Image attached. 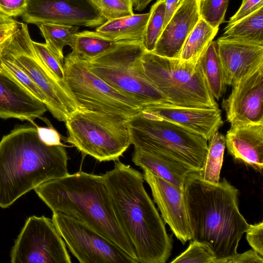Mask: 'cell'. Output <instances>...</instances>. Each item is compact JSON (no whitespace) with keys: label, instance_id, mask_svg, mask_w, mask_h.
Listing matches in <instances>:
<instances>
[{"label":"cell","instance_id":"1","mask_svg":"<svg viewBox=\"0 0 263 263\" xmlns=\"http://www.w3.org/2000/svg\"><path fill=\"white\" fill-rule=\"evenodd\" d=\"M238 190L226 179L217 184L190 172L183 187L191 239L207 245L215 263H229L237 255L243 234L250 227L240 213Z\"/></svg>","mask_w":263,"mask_h":263},{"label":"cell","instance_id":"2","mask_svg":"<svg viewBox=\"0 0 263 263\" xmlns=\"http://www.w3.org/2000/svg\"><path fill=\"white\" fill-rule=\"evenodd\" d=\"M103 174L121 229L134 246L138 262L165 263L173 240L144 185L143 175L119 159Z\"/></svg>","mask_w":263,"mask_h":263},{"label":"cell","instance_id":"3","mask_svg":"<svg viewBox=\"0 0 263 263\" xmlns=\"http://www.w3.org/2000/svg\"><path fill=\"white\" fill-rule=\"evenodd\" d=\"M64 145L49 146L36 127L17 126L0 141V207L8 208L40 184L69 174Z\"/></svg>","mask_w":263,"mask_h":263},{"label":"cell","instance_id":"4","mask_svg":"<svg viewBox=\"0 0 263 263\" xmlns=\"http://www.w3.org/2000/svg\"><path fill=\"white\" fill-rule=\"evenodd\" d=\"M34 190L52 212L64 213L86 224L138 263L134 247L118 223L102 175L78 172L47 181Z\"/></svg>","mask_w":263,"mask_h":263},{"label":"cell","instance_id":"5","mask_svg":"<svg viewBox=\"0 0 263 263\" xmlns=\"http://www.w3.org/2000/svg\"><path fill=\"white\" fill-rule=\"evenodd\" d=\"M127 124L134 147L162 155L192 172L201 170L208 152V141L202 136L142 110Z\"/></svg>","mask_w":263,"mask_h":263},{"label":"cell","instance_id":"6","mask_svg":"<svg viewBox=\"0 0 263 263\" xmlns=\"http://www.w3.org/2000/svg\"><path fill=\"white\" fill-rule=\"evenodd\" d=\"M143 72L152 85L175 106L218 108L198 59L181 61L145 51L141 59Z\"/></svg>","mask_w":263,"mask_h":263},{"label":"cell","instance_id":"7","mask_svg":"<svg viewBox=\"0 0 263 263\" xmlns=\"http://www.w3.org/2000/svg\"><path fill=\"white\" fill-rule=\"evenodd\" d=\"M145 51L142 42L123 41L90 61L89 69L116 90L144 106L171 104L145 75L141 59Z\"/></svg>","mask_w":263,"mask_h":263},{"label":"cell","instance_id":"8","mask_svg":"<svg viewBox=\"0 0 263 263\" xmlns=\"http://www.w3.org/2000/svg\"><path fill=\"white\" fill-rule=\"evenodd\" d=\"M129 119L77 110L65 122L64 140L100 162L115 161L132 144Z\"/></svg>","mask_w":263,"mask_h":263},{"label":"cell","instance_id":"9","mask_svg":"<svg viewBox=\"0 0 263 263\" xmlns=\"http://www.w3.org/2000/svg\"><path fill=\"white\" fill-rule=\"evenodd\" d=\"M65 83L77 110L131 118L144 105L114 88L91 72L85 63L69 54L64 58Z\"/></svg>","mask_w":263,"mask_h":263},{"label":"cell","instance_id":"10","mask_svg":"<svg viewBox=\"0 0 263 263\" xmlns=\"http://www.w3.org/2000/svg\"><path fill=\"white\" fill-rule=\"evenodd\" d=\"M1 55L13 62L30 78L43 92L47 109L58 121L65 122L77 110L66 85L56 79L36 52L26 24L21 23Z\"/></svg>","mask_w":263,"mask_h":263},{"label":"cell","instance_id":"11","mask_svg":"<svg viewBox=\"0 0 263 263\" xmlns=\"http://www.w3.org/2000/svg\"><path fill=\"white\" fill-rule=\"evenodd\" d=\"M52 220L68 248L81 263H136L117 245L86 224L59 212Z\"/></svg>","mask_w":263,"mask_h":263},{"label":"cell","instance_id":"12","mask_svg":"<svg viewBox=\"0 0 263 263\" xmlns=\"http://www.w3.org/2000/svg\"><path fill=\"white\" fill-rule=\"evenodd\" d=\"M12 263H71L66 244L52 219L44 216L27 218L14 242Z\"/></svg>","mask_w":263,"mask_h":263},{"label":"cell","instance_id":"13","mask_svg":"<svg viewBox=\"0 0 263 263\" xmlns=\"http://www.w3.org/2000/svg\"><path fill=\"white\" fill-rule=\"evenodd\" d=\"M27 23L98 27L106 20L91 0H27L21 15Z\"/></svg>","mask_w":263,"mask_h":263},{"label":"cell","instance_id":"14","mask_svg":"<svg viewBox=\"0 0 263 263\" xmlns=\"http://www.w3.org/2000/svg\"><path fill=\"white\" fill-rule=\"evenodd\" d=\"M222 106L231 125L263 123V64L239 79Z\"/></svg>","mask_w":263,"mask_h":263},{"label":"cell","instance_id":"15","mask_svg":"<svg viewBox=\"0 0 263 263\" xmlns=\"http://www.w3.org/2000/svg\"><path fill=\"white\" fill-rule=\"evenodd\" d=\"M144 180L149 185L154 201L164 222L183 244L191 239L183 190L143 168Z\"/></svg>","mask_w":263,"mask_h":263},{"label":"cell","instance_id":"16","mask_svg":"<svg viewBox=\"0 0 263 263\" xmlns=\"http://www.w3.org/2000/svg\"><path fill=\"white\" fill-rule=\"evenodd\" d=\"M142 110L198 134L207 141L223 124L219 108L189 107L168 104L146 105Z\"/></svg>","mask_w":263,"mask_h":263},{"label":"cell","instance_id":"17","mask_svg":"<svg viewBox=\"0 0 263 263\" xmlns=\"http://www.w3.org/2000/svg\"><path fill=\"white\" fill-rule=\"evenodd\" d=\"M201 0H183L166 25L153 53L163 57L179 59L187 37L201 18Z\"/></svg>","mask_w":263,"mask_h":263},{"label":"cell","instance_id":"18","mask_svg":"<svg viewBox=\"0 0 263 263\" xmlns=\"http://www.w3.org/2000/svg\"><path fill=\"white\" fill-rule=\"evenodd\" d=\"M219 58L227 85L232 86L263 64V46L220 37L217 41Z\"/></svg>","mask_w":263,"mask_h":263},{"label":"cell","instance_id":"19","mask_svg":"<svg viewBox=\"0 0 263 263\" xmlns=\"http://www.w3.org/2000/svg\"><path fill=\"white\" fill-rule=\"evenodd\" d=\"M46 105L0 70V118L32 122L47 111Z\"/></svg>","mask_w":263,"mask_h":263},{"label":"cell","instance_id":"20","mask_svg":"<svg viewBox=\"0 0 263 263\" xmlns=\"http://www.w3.org/2000/svg\"><path fill=\"white\" fill-rule=\"evenodd\" d=\"M226 146L235 159L260 173L263 168V123L231 125Z\"/></svg>","mask_w":263,"mask_h":263},{"label":"cell","instance_id":"21","mask_svg":"<svg viewBox=\"0 0 263 263\" xmlns=\"http://www.w3.org/2000/svg\"><path fill=\"white\" fill-rule=\"evenodd\" d=\"M132 161L182 190L187 174L192 172L179 162L137 147H134Z\"/></svg>","mask_w":263,"mask_h":263},{"label":"cell","instance_id":"22","mask_svg":"<svg viewBox=\"0 0 263 263\" xmlns=\"http://www.w3.org/2000/svg\"><path fill=\"white\" fill-rule=\"evenodd\" d=\"M149 16V12L106 21L96 31L116 42H142Z\"/></svg>","mask_w":263,"mask_h":263},{"label":"cell","instance_id":"23","mask_svg":"<svg viewBox=\"0 0 263 263\" xmlns=\"http://www.w3.org/2000/svg\"><path fill=\"white\" fill-rule=\"evenodd\" d=\"M198 62L212 96L219 100L225 93L227 85L216 41L210 43L198 58Z\"/></svg>","mask_w":263,"mask_h":263},{"label":"cell","instance_id":"24","mask_svg":"<svg viewBox=\"0 0 263 263\" xmlns=\"http://www.w3.org/2000/svg\"><path fill=\"white\" fill-rule=\"evenodd\" d=\"M222 36L263 46V7L225 27Z\"/></svg>","mask_w":263,"mask_h":263},{"label":"cell","instance_id":"25","mask_svg":"<svg viewBox=\"0 0 263 263\" xmlns=\"http://www.w3.org/2000/svg\"><path fill=\"white\" fill-rule=\"evenodd\" d=\"M120 42L109 40L96 31L84 30L76 33L72 51L69 54L80 60L90 61Z\"/></svg>","mask_w":263,"mask_h":263},{"label":"cell","instance_id":"26","mask_svg":"<svg viewBox=\"0 0 263 263\" xmlns=\"http://www.w3.org/2000/svg\"><path fill=\"white\" fill-rule=\"evenodd\" d=\"M208 141L207 154L201 170L197 173L203 180L217 184L219 182L226 148L225 136L217 130Z\"/></svg>","mask_w":263,"mask_h":263},{"label":"cell","instance_id":"27","mask_svg":"<svg viewBox=\"0 0 263 263\" xmlns=\"http://www.w3.org/2000/svg\"><path fill=\"white\" fill-rule=\"evenodd\" d=\"M37 26L48 49L64 63L63 48L66 45L72 48L79 27L52 23H42Z\"/></svg>","mask_w":263,"mask_h":263},{"label":"cell","instance_id":"28","mask_svg":"<svg viewBox=\"0 0 263 263\" xmlns=\"http://www.w3.org/2000/svg\"><path fill=\"white\" fill-rule=\"evenodd\" d=\"M219 28H213L200 18L186 40L179 55L181 61L198 59L213 40Z\"/></svg>","mask_w":263,"mask_h":263},{"label":"cell","instance_id":"29","mask_svg":"<svg viewBox=\"0 0 263 263\" xmlns=\"http://www.w3.org/2000/svg\"><path fill=\"white\" fill-rule=\"evenodd\" d=\"M166 0H157L151 7L142 45L146 51L153 52L162 32Z\"/></svg>","mask_w":263,"mask_h":263},{"label":"cell","instance_id":"30","mask_svg":"<svg viewBox=\"0 0 263 263\" xmlns=\"http://www.w3.org/2000/svg\"><path fill=\"white\" fill-rule=\"evenodd\" d=\"M0 70L17 82L45 104L46 99L43 92L30 78L13 62L2 55H0Z\"/></svg>","mask_w":263,"mask_h":263},{"label":"cell","instance_id":"31","mask_svg":"<svg viewBox=\"0 0 263 263\" xmlns=\"http://www.w3.org/2000/svg\"><path fill=\"white\" fill-rule=\"evenodd\" d=\"M216 257L205 243L192 240L188 248L171 263H215Z\"/></svg>","mask_w":263,"mask_h":263},{"label":"cell","instance_id":"32","mask_svg":"<svg viewBox=\"0 0 263 263\" xmlns=\"http://www.w3.org/2000/svg\"><path fill=\"white\" fill-rule=\"evenodd\" d=\"M106 21L134 14L135 0H91Z\"/></svg>","mask_w":263,"mask_h":263},{"label":"cell","instance_id":"33","mask_svg":"<svg viewBox=\"0 0 263 263\" xmlns=\"http://www.w3.org/2000/svg\"><path fill=\"white\" fill-rule=\"evenodd\" d=\"M229 0H201L200 6L201 18L213 28H219L225 21V14Z\"/></svg>","mask_w":263,"mask_h":263},{"label":"cell","instance_id":"34","mask_svg":"<svg viewBox=\"0 0 263 263\" xmlns=\"http://www.w3.org/2000/svg\"><path fill=\"white\" fill-rule=\"evenodd\" d=\"M33 44L36 52L47 68L60 82L66 85L64 63L51 52L45 43L33 41Z\"/></svg>","mask_w":263,"mask_h":263},{"label":"cell","instance_id":"35","mask_svg":"<svg viewBox=\"0 0 263 263\" xmlns=\"http://www.w3.org/2000/svg\"><path fill=\"white\" fill-rule=\"evenodd\" d=\"M246 239L252 249L263 257V222L250 224Z\"/></svg>","mask_w":263,"mask_h":263},{"label":"cell","instance_id":"36","mask_svg":"<svg viewBox=\"0 0 263 263\" xmlns=\"http://www.w3.org/2000/svg\"><path fill=\"white\" fill-rule=\"evenodd\" d=\"M261 7H263V0H242L240 8L228 21L227 27L235 23Z\"/></svg>","mask_w":263,"mask_h":263},{"label":"cell","instance_id":"37","mask_svg":"<svg viewBox=\"0 0 263 263\" xmlns=\"http://www.w3.org/2000/svg\"><path fill=\"white\" fill-rule=\"evenodd\" d=\"M26 4L27 0H0V11L11 17L21 16Z\"/></svg>","mask_w":263,"mask_h":263},{"label":"cell","instance_id":"38","mask_svg":"<svg viewBox=\"0 0 263 263\" xmlns=\"http://www.w3.org/2000/svg\"><path fill=\"white\" fill-rule=\"evenodd\" d=\"M32 122L35 125L40 139L45 144L49 146L63 145L61 142L60 134L51 125L40 127Z\"/></svg>","mask_w":263,"mask_h":263},{"label":"cell","instance_id":"39","mask_svg":"<svg viewBox=\"0 0 263 263\" xmlns=\"http://www.w3.org/2000/svg\"><path fill=\"white\" fill-rule=\"evenodd\" d=\"M21 23H15L0 27V55L10 39L17 31Z\"/></svg>","mask_w":263,"mask_h":263},{"label":"cell","instance_id":"40","mask_svg":"<svg viewBox=\"0 0 263 263\" xmlns=\"http://www.w3.org/2000/svg\"><path fill=\"white\" fill-rule=\"evenodd\" d=\"M229 263H263V257L253 249L237 254Z\"/></svg>","mask_w":263,"mask_h":263},{"label":"cell","instance_id":"41","mask_svg":"<svg viewBox=\"0 0 263 263\" xmlns=\"http://www.w3.org/2000/svg\"><path fill=\"white\" fill-rule=\"evenodd\" d=\"M178 5V0H166L163 29L171 18Z\"/></svg>","mask_w":263,"mask_h":263},{"label":"cell","instance_id":"42","mask_svg":"<svg viewBox=\"0 0 263 263\" xmlns=\"http://www.w3.org/2000/svg\"><path fill=\"white\" fill-rule=\"evenodd\" d=\"M152 0H135L134 8L136 10L142 11Z\"/></svg>","mask_w":263,"mask_h":263},{"label":"cell","instance_id":"43","mask_svg":"<svg viewBox=\"0 0 263 263\" xmlns=\"http://www.w3.org/2000/svg\"><path fill=\"white\" fill-rule=\"evenodd\" d=\"M16 22L12 17L6 15L0 11V27Z\"/></svg>","mask_w":263,"mask_h":263},{"label":"cell","instance_id":"44","mask_svg":"<svg viewBox=\"0 0 263 263\" xmlns=\"http://www.w3.org/2000/svg\"><path fill=\"white\" fill-rule=\"evenodd\" d=\"M183 0H178V4H179Z\"/></svg>","mask_w":263,"mask_h":263}]
</instances>
